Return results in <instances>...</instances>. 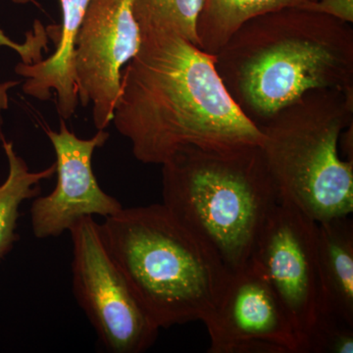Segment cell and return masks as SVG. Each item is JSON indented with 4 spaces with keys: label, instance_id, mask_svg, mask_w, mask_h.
<instances>
[{
    "label": "cell",
    "instance_id": "1",
    "mask_svg": "<svg viewBox=\"0 0 353 353\" xmlns=\"http://www.w3.org/2000/svg\"><path fill=\"white\" fill-rule=\"evenodd\" d=\"M141 38L123 69L112 118L137 160L162 165L183 148L262 145L263 134L221 80L215 55L175 34Z\"/></svg>",
    "mask_w": 353,
    "mask_h": 353
},
{
    "label": "cell",
    "instance_id": "2",
    "mask_svg": "<svg viewBox=\"0 0 353 353\" xmlns=\"http://www.w3.org/2000/svg\"><path fill=\"white\" fill-rule=\"evenodd\" d=\"M215 66L259 127L313 90H353L352 26L301 7L261 14L234 32Z\"/></svg>",
    "mask_w": 353,
    "mask_h": 353
},
{
    "label": "cell",
    "instance_id": "3",
    "mask_svg": "<svg viewBox=\"0 0 353 353\" xmlns=\"http://www.w3.org/2000/svg\"><path fill=\"white\" fill-rule=\"evenodd\" d=\"M99 225L111 257L158 328L205 321L232 273L163 204L123 208Z\"/></svg>",
    "mask_w": 353,
    "mask_h": 353
},
{
    "label": "cell",
    "instance_id": "4",
    "mask_svg": "<svg viewBox=\"0 0 353 353\" xmlns=\"http://www.w3.org/2000/svg\"><path fill=\"white\" fill-rule=\"evenodd\" d=\"M162 166L163 205L234 273L282 201L260 146L187 148Z\"/></svg>",
    "mask_w": 353,
    "mask_h": 353
},
{
    "label": "cell",
    "instance_id": "5",
    "mask_svg": "<svg viewBox=\"0 0 353 353\" xmlns=\"http://www.w3.org/2000/svg\"><path fill=\"white\" fill-rule=\"evenodd\" d=\"M353 123V90H313L259 128L265 164L281 199L315 222L352 215L353 159L341 138Z\"/></svg>",
    "mask_w": 353,
    "mask_h": 353
},
{
    "label": "cell",
    "instance_id": "6",
    "mask_svg": "<svg viewBox=\"0 0 353 353\" xmlns=\"http://www.w3.org/2000/svg\"><path fill=\"white\" fill-rule=\"evenodd\" d=\"M72 285L77 303L109 352L141 353L152 347L159 328L134 296L94 217L70 229Z\"/></svg>",
    "mask_w": 353,
    "mask_h": 353
},
{
    "label": "cell",
    "instance_id": "7",
    "mask_svg": "<svg viewBox=\"0 0 353 353\" xmlns=\"http://www.w3.org/2000/svg\"><path fill=\"white\" fill-rule=\"evenodd\" d=\"M250 264L277 296L303 353L320 306L317 222L282 199L262 230Z\"/></svg>",
    "mask_w": 353,
    "mask_h": 353
},
{
    "label": "cell",
    "instance_id": "8",
    "mask_svg": "<svg viewBox=\"0 0 353 353\" xmlns=\"http://www.w3.org/2000/svg\"><path fill=\"white\" fill-rule=\"evenodd\" d=\"M141 39L132 0H90L77 41L76 79L79 102L92 104L97 130L112 122L123 69Z\"/></svg>",
    "mask_w": 353,
    "mask_h": 353
},
{
    "label": "cell",
    "instance_id": "9",
    "mask_svg": "<svg viewBox=\"0 0 353 353\" xmlns=\"http://www.w3.org/2000/svg\"><path fill=\"white\" fill-rule=\"evenodd\" d=\"M203 323L210 338L209 353H303L277 296L250 263L231 274Z\"/></svg>",
    "mask_w": 353,
    "mask_h": 353
},
{
    "label": "cell",
    "instance_id": "10",
    "mask_svg": "<svg viewBox=\"0 0 353 353\" xmlns=\"http://www.w3.org/2000/svg\"><path fill=\"white\" fill-rule=\"evenodd\" d=\"M54 148L57 183L48 196L32 203V234L39 240L55 238L85 217H109L123 208L121 202L101 189L94 171L92 157L105 145L109 132H99L90 139H81L60 119L59 131L46 130Z\"/></svg>",
    "mask_w": 353,
    "mask_h": 353
},
{
    "label": "cell",
    "instance_id": "11",
    "mask_svg": "<svg viewBox=\"0 0 353 353\" xmlns=\"http://www.w3.org/2000/svg\"><path fill=\"white\" fill-rule=\"evenodd\" d=\"M90 0H59L62 25L54 53L46 59L19 63L15 71L25 79L23 92L39 101L55 97L57 112L65 121L79 104L76 79L77 41Z\"/></svg>",
    "mask_w": 353,
    "mask_h": 353
},
{
    "label": "cell",
    "instance_id": "12",
    "mask_svg": "<svg viewBox=\"0 0 353 353\" xmlns=\"http://www.w3.org/2000/svg\"><path fill=\"white\" fill-rule=\"evenodd\" d=\"M317 263L319 312L330 313L353 324V222L350 215L317 223Z\"/></svg>",
    "mask_w": 353,
    "mask_h": 353
},
{
    "label": "cell",
    "instance_id": "13",
    "mask_svg": "<svg viewBox=\"0 0 353 353\" xmlns=\"http://www.w3.org/2000/svg\"><path fill=\"white\" fill-rule=\"evenodd\" d=\"M315 0H202L197 46L216 55L248 20L285 7L305 8Z\"/></svg>",
    "mask_w": 353,
    "mask_h": 353
},
{
    "label": "cell",
    "instance_id": "14",
    "mask_svg": "<svg viewBox=\"0 0 353 353\" xmlns=\"http://www.w3.org/2000/svg\"><path fill=\"white\" fill-rule=\"evenodd\" d=\"M8 162V174L0 183V260L10 252L18 241V220L23 202L39 194V183L55 175V164L41 171H31L14 150L13 143L1 137Z\"/></svg>",
    "mask_w": 353,
    "mask_h": 353
},
{
    "label": "cell",
    "instance_id": "15",
    "mask_svg": "<svg viewBox=\"0 0 353 353\" xmlns=\"http://www.w3.org/2000/svg\"><path fill=\"white\" fill-rule=\"evenodd\" d=\"M201 6L202 0H132V14L141 36L175 34L196 46V23Z\"/></svg>",
    "mask_w": 353,
    "mask_h": 353
},
{
    "label": "cell",
    "instance_id": "16",
    "mask_svg": "<svg viewBox=\"0 0 353 353\" xmlns=\"http://www.w3.org/2000/svg\"><path fill=\"white\" fill-rule=\"evenodd\" d=\"M352 352L353 324L330 313H318L304 340L303 353Z\"/></svg>",
    "mask_w": 353,
    "mask_h": 353
},
{
    "label": "cell",
    "instance_id": "17",
    "mask_svg": "<svg viewBox=\"0 0 353 353\" xmlns=\"http://www.w3.org/2000/svg\"><path fill=\"white\" fill-rule=\"evenodd\" d=\"M303 9L330 16L347 24L353 23V0H315Z\"/></svg>",
    "mask_w": 353,
    "mask_h": 353
},
{
    "label": "cell",
    "instance_id": "18",
    "mask_svg": "<svg viewBox=\"0 0 353 353\" xmlns=\"http://www.w3.org/2000/svg\"><path fill=\"white\" fill-rule=\"evenodd\" d=\"M19 82L16 81H8V82H0V126L2 125V112L6 110L9 106L8 92L15 85H19Z\"/></svg>",
    "mask_w": 353,
    "mask_h": 353
},
{
    "label": "cell",
    "instance_id": "19",
    "mask_svg": "<svg viewBox=\"0 0 353 353\" xmlns=\"http://www.w3.org/2000/svg\"><path fill=\"white\" fill-rule=\"evenodd\" d=\"M12 2H14V3H17V4H27V3H32V2H34V0H12ZM6 38V34H3V32L1 31V30H0V44H1L2 41H3V39Z\"/></svg>",
    "mask_w": 353,
    "mask_h": 353
}]
</instances>
